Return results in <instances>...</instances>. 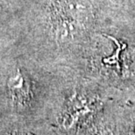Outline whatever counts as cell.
<instances>
[{"instance_id":"cell-3","label":"cell","mask_w":135,"mask_h":135,"mask_svg":"<svg viewBox=\"0 0 135 135\" xmlns=\"http://www.w3.org/2000/svg\"><path fill=\"white\" fill-rule=\"evenodd\" d=\"M4 135H35L33 133L27 131H24V130H12L9 131L7 133H5Z\"/></svg>"},{"instance_id":"cell-2","label":"cell","mask_w":135,"mask_h":135,"mask_svg":"<svg viewBox=\"0 0 135 135\" xmlns=\"http://www.w3.org/2000/svg\"><path fill=\"white\" fill-rule=\"evenodd\" d=\"M7 91L12 107L24 110L30 106L33 99V83L22 69H17L7 80Z\"/></svg>"},{"instance_id":"cell-1","label":"cell","mask_w":135,"mask_h":135,"mask_svg":"<svg viewBox=\"0 0 135 135\" xmlns=\"http://www.w3.org/2000/svg\"><path fill=\"white\" fill-rule=\"evenodd\" d=\"M94 112V104L87 97L75 93L69 98L60 117L58 126L63 133L77 131Z\"/></svg>"},{"instance_id":"cell-4","label":"cell","mask_w":135,"mask_h":135,"mask_svg":"<svg viewBox=\"0 0 135 135\" xmlns=\"http://www.w3.org/2000/svg\"><path fill=\"white\" fill-rule=\"evenodd\" d=\"M96 135H113V133L112 131L109 130V129L103 128V129H100V131L97 132Z\"/></svg>"}]
</instances>
